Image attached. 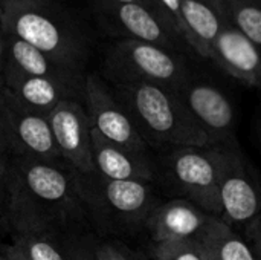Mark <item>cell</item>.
<instances>
[{
    "label": "cell",
    "instance_id": "cb8c5ba5",
    "mask_svg": "<svg viewBox=\"0 0 261 260\" xmlns=\"http://www.w3.org/2000/svg\"><path fill=\"white\" fill-rule=\"evenodd\" d=\"M151 2L154 8H161V11L164 12V18L168 21L173 32H177L191 46V35L188 32V28L182 15L180 0H151Z\"/></svg>",
    "mask_w": 261,
    "mask_h": 260
},
{
    "label": "cell",
    "instance_id": "836d02e7",
    "mask_svg": "<svg viewBox=\"0 0 261 260\" xmlns=\"http://www.w3.org/2000/svg\"><path fill=\"white\" fill-rule=\"evenodd\" d=\"M115 3H121V5H127V3H141V5H145L147 0H112Z\"/></svg>",
    "mask_w": 261,
    "mask_h": 260
},
{
    "label": "cell",
    "instance_id": "f546056e",
    "mask_svg": "<svg viewBox=\"0 0 261 260\" xmlns=\"http://www.w3.org/2000/svg\"><path fill=\"white\" fill-rule=\"evenodd\" d=\"M208 2L214 8V11L220 15V18L223 20V23H226V12H225V3H226V0H208Z\"/></svg>",
    "mask_w": 261,
    "mask_h": 260
},
{
    "label": "cell",
    "instance_id": "ffe728a7",
    "mask_svg": "<svg viewBox=\"0 0 261 260\" xmlns=\"http://www.w3.org/2000/svg\"><path fill=\"white\" fill-rule=\"evenodd\" d=\"M29 260H69L66 236L54 233H11L8 236Z\"/></svg>",
    "mask_w": 261,
    "mask_h": 260
},
{
    "label": "cell",
    "instance_id": "7402d4cb",
    "mask_svg": "<svg viewBox=\"0 0 261 260\" xmlns=\"http://www.w3.org/2000/svg\"><path fill=\"white\" fill-rule=\"evenodd\" d=\"M153 260H203L202 247L197 239H179L151 244Z\"/></svg>",
    "mask_w": 261,
    "mask_h": 260
},
{
    "label": "cell",
    "instance_id": "8992f818",
    "mask_svg": "<svg viewBox=\"0 0 261 260\" xmlns=\"http://www.w3.org/2000/svg\"><path fill=\"white\" fill-rule=\"evenodd\" d=\"M107 72L115 83H151L174 92L188 83L187 69L168 49L141 40L118 41L106 60Z\"/></svg>",
    "mask_w": 261,
    "mask_h": 260
},
{
    "label": "cell",
    "instance_id": "277c9868",
    "mask_svg": "<svg viewBox=\"0 0 261 260\" xmlns=\"http://www.w3.org/2000/svg\"><path fill=\"white\" fill-rule=\"evenodd\" d=\"M2 8L5 32L32 44L66 69L86 75L87 40L54 0H2Z\"/></svg>",
    "mask_w": 261,
    "mask_h": 260
},
{
    "label": "cell",
    "instance_id": "2e32d148",
    "mask_svg": "<svg viewBox=\"0 0 261 260\" xmlns=\"http://www.w3.org/2000/svg\"><path fill=\"white\" fill-rule=\"evenodd\" d=\"M0 66H9L28 75L44 77L84 89L86 75H80L73 70L66 69L32 44L8 32H5L3 35V52Z\"/></svg>",
    "mask_w": 261,
    "mask_h": 260
},
{
    "label": "cell",
    "instance_id": "e575fe53",
    "mask_svg": "<svg viewBox=\"0 0 261 260\" xmlns=\"http://www.w3.org/2000/svg\"><path fill=\"white\" fill-rule=\"evenodd\" d=\"M257 132H258V139L261 141V121L258 123V127H257Z\"/></svg>",
    "mask_w": 261,
    "mask_h": 260
},
{
    "label": "cell",
    "instance_id": "7a4b0ae2",
    "mask_svg": "<svg viewBox=\"0 0 261 260\" xmlns=\"http://www.w3.org/2000/svg\"><path fill=\"white\" fill-rule=\"evenodd\" d=\"M113 95L151 152L171 147H211V139L179 92L151 83H115Z\"/></svg>",
    "mask_w": 261,
    "mask_h": 260
},
{
    "label": "cell",
    "instance_id": "603a6c76",
    "mask_svg": "<svg viewBox=\"0 0 261 260\" xmlns=\"http://www.w3.org/2000/svg\"><path fill=\"white\" fill-rule=\"evenodd\" d=\"M93 250L98 260H145L142 254L136 253L118 239H96L93 238Z\"/></svg>",
    "mask_w": 261,
    "mask_h": 260
},
{
    "label": "cell",
    "instance_id": "30bf717a",
    "mask_svg": "<svg viewBox=\"0 0 261 260\" xmlns=\"http://www.w3.org/2000/svg\"><path fill=\"white\" fill-rule=\"evenodd\" d=\"M55 146L61 159L73 170L90 173L92 162V126L81 100L60 103L47 115Z\"/></svg>",
    "mask_w": 261,
    "mask_h": 260
},
{
    "label": "cell",
    "instance_id": "8fae6325",
    "mask_svg": "<svg viewBox=\"0 0 261 260\" xmlns=\"http://www.w3.org/2000/svg\"><path fill=\"white\" fill-rule=\"evenodd\" d=\"M191 115L211 139V146H236V113L229 100L214 86L187 83L180 92Z\"/></svg>",
    "mask_w": 261,
    "mask_h": 260
},
{
    "label": "cell",
    "instance_id": "d6986e66",
    "mask_svg": "<svg viewBox=\"0 0 261 260\" xmlns=\"http://www.w3.org/2000/svg\"><path fill=\"white\" fill-rule=\"evenodd\" d=\"M196 239L216 260H255L246 239L220 218H214Z\"/></svg>",
    "mask_w": 261,
    "mask_h": 260
},
{
    "label": "cell",
    "instance_id": "9c48e42d",
    "mask_svg": "<svg viewBox=\"0 0 261 260\" xmlns=\"http://www.w3.org/2000/svg\"><path fill=\"white\" fill-rule=\"evenodd\" d=\"M83 103L92 129L99 132L104 138L136 152H151L125 109L113 95L112 87H109L99 75H86Z\"/></svg>",
    "mask_w": 261,
    "mask_h": 260
},
{
    "label": "cell",
    "instance_id": "e0dca14e",
    "mask_svg": "<svg viewBox=\"0 0 261 260\" xmlns=\"http://www.w3.org/2000/svg\"><path fill=\"white\" fill-rule=\"evenodd\" d=\"M107 9L112 17L121 25V28L132 35V38L156 44L170 51L171 34L158 18V12L147 8V5H121L107 0Z\"/></svg>",
    "mask_w": 261,
    "mask_h": 260
},
{
    "label": "cell",
    "instance_id": "7c38bea8",
    "mask_svg": "<svg viewBox=\"0 0 261 260\" xmlns=\"http://www.w3.org/2000/svg\"><path fill=\"white\" fill-rule=\"evenodd\" d=\"M93 170L115 181L156 182L153 152H136L115 144L92 129Z\"/></svg>",
    "mask_w": 261,
    "mask_h": 260
},
{
    "label": "cell",
    "instance_id": "3957f363",
    "mask_svg": "<svg viewBox=\"0 0 261 260\" xmlns=\"http://www.w3.org/2000/svg\"><path fill=\"white\" fill-rule=\"evenodd\" d=\"M75 185L89 224L99 236H136L145 230L148 218L162 204L151 184L115 181L98 172L75 170Z\"/></svg>",
    "mask_w": 261,
    "mask_h": 260
},
{
    "label": "cell",
    "instance_id": "83f0119b",
    "mask_svg": "<svg viewBox=\"0 0 261 260\" xmlns=\"http://www.w3.org/2000/svg\"><path fill=\"white\" fill-rule=\"evenodd\" d=\"M0 251H2L3 260H29L28 256L21 251V248L15 245L11 239L0 241Z\"/></svg>",
    "mask_w": 261,
    "mask_h": 260
},
{
    "label": "cell",
    "instance_id": "d590c367",
    "mask_svg": "<svg viewBox=\"0 0 261 260\" xmlns=\"http://www.w3.org/2000/svg\"><path fill=\"white\" fill-rule=\"evenodd\" d=\"M0 260H3V256H2V251H0Z\"/></svg>",
    "mask_w": 261,
    "mask_h": 260
},
{
    "label": "cell",
    "instance_id": "5bb4252c",
    "mask_svg": "<svg viewBox=\"0 0 261 260\" xmlns=\"http://www.w3.org/2000/svg\"><path fill=\"white\" fill-rule=\"evenodd\" d=\"M216 216L185 199H170L162 202L148 218L145 231L153 244L196 239Z\"/></svg>",
    "mask_w": 261,
    "mask_h": 260
},
{
    "label": "cell",
    "instance_id": "4fadbf2b",
    "mask_svg": "<svg viewBox=\"0 0 261 260\" xmlns=\"http://www.w3.org/2000/svg\"><path fill=\"white\" fill-rule=\"evenodd\" d=\"M0 84L9 89L23 104L41 115H49L60 103L81 100L84 89L44 77L23 74L9 66H0Z\"/></svg>",
    "mask_w": 261,
    "mask_h": 260
},
{
    "label": "cell",
    "instance_id": "d4e9b609",
    "mask_svg": "<svg viewBox=\"0 0 261 260\" xmlns=\"http://www.w3.org/2000/svg\"><path fill=\"white\" fill-rule=\"evenodd\" d=\"M69 260H98L93 250V236L89 233L66 236Z\"/></svg>",
    "mask_w": 261,
    "mask_h": 260
},
{
    "label": "cell",
    "instance_id": "4dcf8cb0",
    "mask_svg": "<svg viewBox=\"0 0 261 260\" xmlns=\"http://www.w3.org/2000/svg\"><path fill=\"white\" fill-rule=\"evenodd\" d=\"M3 8H2V0H0V61H2V52H3Z\"/></svg>",
    "mask_w": 261,
    "mask_h": 260
},
{
    "label": "cell",
    "instance_id": "5b68a950",
    "mask_svg": "<svg viewBox=\"0 0 261 260\" xmlns=\"http://www.w3.org/2000/svg\"><path fill=\"white\" fill-rule=\"evenodd\" d=\"M156 182L176 199H185L222 218L219 172L211 147H171L153 152Z\"/></svg>",
    "mask_w": 261,
    "mask_h": 260
},
{
    "label": "cell",
    "instance_id": "f1b7e54d",
    "mask_svg": "<svg viewBox=\"0 0 261 260\" xmlns=\"http://www.w3.org/2000/svg\"><path fill=\"white\" fill-rule=\"evenodd\" d=\"M9 158H11L9 153L0 150V182H5L6 181L8 170H9Z\"/></svg>",
    "mask_w": 261,
    "mask_h": 260
},
{
    "label": "cell",
    "instance_id": "ba28073f",
    "mask_svg": "<svg viewBox=\"0 0 261 260\" xmlns=\"http://www.w3.org/2000/svg\"><path fill=\"white\" fill-rule=\"evenodd\" d=\"M0 121L11 155L61 159L47 116L23 104L3 84H0Z\"/></svg>",
    "mask_w": 261,
    "mask_h": 260
},
{
    "label": "cell",
    "instance_id": "44dd1931",
    "mask_svg": "<svg viewBox=\"0 0 261 260\" xmlns=\"http://www.w3.org/2000/svg\"><path fill=\"white\" fill-rule=\"evenodd\" d=\"M226 23H231L261 49L260 0H226Z\"/></svg>",
    "mask_w": 261,
    "mask_h": 260
},
{
    "label": "cell",
    "instance_id": "6da1fadb",
    "mask_svg": "<svg viewBox=\"0 0 261 260\" xmlns=\"http://www.w3.org/2000/svg\"><path fill=\"white\" fill-rule=\"evenodd\" d=\"M6 187L11 233L84 234L89 219L76 192L75 170L63 159L11 155Z\"/></svg>",
    "mask_w": 261,
    "mask_h": 260
},
{
    "label": "cell",
    "instance_id": "9a60e30c",
    "mask_svg": "<svg viewBox=\"0 0 261 260\" xmlns=\"http://www.w3.org/2000/svg\"><path fill=\"white\" fill-rule=\"evenodd\" d=\"M210 58L231 77L251 86H261V49L231 23H223Z\"/></svg>",
    "mask_w": 261,
    "mask_h": 260
},
{
    "label": "cell",
    "instance_id": "1f68e13d",
    "mask_svg": "<svg viewBox=\"0 0 261 260\" xmlns=\"http://www.w3.org/2000/svg\"><path fill=\"white\" fill-rule=\"evenodd\" d=\"M0 150L9 153V147H8V141H6V136H5V132H3V127H2V121H0ZM11 155V153H9Z\"/></svg>",
    "mask_w": 261,
    "mask_h": 260
},
{
    "label": "cell",
    "instance_id": "52a82bcc",
    "mask_svg": "<svg viewBox=\"0 0 261 260\" xmlns=\"http://www.w3.org/2000/svg\"><path fill=\"white\" fill-rule=\"evenodd\" d=\"M222 201V221L248 227L261 215V178L246 161L239 144L213 146Z\"/></svg>",
    "mask_w": 261,
    "mask_h": 260
},
{
    "label": "cell",
    "instance_id": "4316f807",
    "mask_svg": "<svg viewBox=\"0 0 261 260\" xmlns=\"http://www.w3.org/2000/svg\"><path fill=\"white\" fill-rule=\"evenodd\" d=\"M245 233H246L245 239L249 244L255 260H261V215L245 228Z\"/></svg>",
    "mask_w": 261,
    "mask_h": 260
},
{
    "label": "cell",
    "instance_id": "ac0fdd59",
    "mask_svg": "<svg viewBox=\"0 0 261 260\" xmlns=\"http://www.w3.org/2000/svg\"><path fill=\"white\" fill-rule=\"evenodd\" d=\"M182 15L191 35V48L205 58H210L223 23L208 0H180Z\"/></svg>",
    "mask_w": 261,
    "mask_h": 260
},
{
    "label": "cell",
    "instance_id": "484cf974",
    "mask_svg": "<svg viewBox=\"0 0 261 260\" xmlns=\"http://www.w3.org/2000/svg\"><path fill=\"white\" fill-rule=\"evenodd\" d=\"M9 195L6 181L0 182V241L3 236H9Z\"/></svg>",
    "mask_w": 261,
    "mask_h": 260
},
{
    "label": "cell",
    "instance_id": "d6a6232c",
    "mask_svg": "<svg viewBox=\"0 0 261 260\" xmlns=\"http://www.w3.org/2000/svg\"><path fill=\"white\" fill-rule=\"evenodd\" d=\"M200 247H202V254H203V260H216V257L213 256V253L208 250V248H205L202 244H200Z\"/></svg>",
    "mask_w": 261,
    "mask_h": 260
}]
</instances>
